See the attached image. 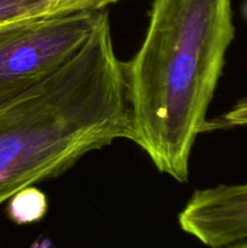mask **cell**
<instances>
[{
  "label": "cell",
  "mask_w": 247,
  "mask_h": 248,
  "mask_svg": "<svg viewBox=\"0 0 247 248\" xmlns=\"http://www.w3.org/2000/svg\"><path fill=\"white\" fill-rule=\"evenodd\" d=\"M234 36L232 0H154L144 39L124 63L130 140L179 183Z\"/></svg>",
  "instance_id": "6da1fadb"
},
{
  "label": "cell",
  "mask_w": 247,
  "mask_h": 248,
  "mask_svg": "<svg viewBox=\"0 0 247 248\" xmlns=\"http://www.w3.org/2000/svg\"><path fill=\"white\" fill-rule=\"evenodd\" d=\"M130 137L124 62L107 14L64 67L0 109V205Z\"/></svg>",
  "instance_id": "7a4b0ae2"
},
{
  "label": "cell",
  "mask_w": 247,
  "mask_h": 248,
  "mask_svg": "<svg viewBox=\"0 0 247 248\" xmlns=\"http://www.w3.org/2000/svg\"><path fill=\"white\" fill-rule=\"evenodd\" d=\"M107 14L41 15L0 27V109L64 67Z\"/></svg>",
  "instance_id": "3957f363"
},
{
  "label": "cell",
  "mask_w": 247,
  "mask_h": 248,
  "mask_svg": "<svg viewBox=\"0 0 247 248\" xmlns=\"http://www.w3.org/2000/svg\"><path fill=\"white\" fill-rule=\"evenodd\" d=\"M178 223L184 232L211 248L247 240V183L196 190Z\"/></svg>",
  "instance_id": "277c9868"
},
{
  "label": "cell",
  "mask_w": 247,
  "mask_h": 248,
  "mask_svg": "<svg viewBox=\"0 0 247 248\" xmlns=\"http://www.w3.org/2000/svg\"><path fill=\"white\" fill-rule=\"evenodd\" d=\"M47 211L46 196L34 186L23 189L9 200L7 216L18 225L38 222Z\"/></svg>",
  "instance_id": "5b68a950"
},
{
  "label": "cell",
  "mask_w": 247,
  "mask_h": 248,
  "mask_svg": "<svg viewBox=\"0 0 247 248\" xmlns=\"http://www.w3.org/2000/svg\"><path fill=\"white\" fill-rule=\"evenodd\" d=\"M51 0H0V27L46 15Z\"/></svg>",
  "instance_id": "8992f818"
},
{
  "label": "cell",
  "mask_w": 247,
  "mask_h": 248,
  "mask_svg": "<svg viewBox=\"0 0 247 248\" xmlns=\"http://www.w3.org/2000/svg\"><path fill=\"white\" fill-rule=\"evenodd\" d=\"M119 0H51L46 15H64L80 11H98Z\"/></svg>",
  "instance_id": "52a82bcc"
},
{
  "label": "cell",
  "mask_w": 247,
  "mask_h": 248,
  "mask_svg": "<svg viewBox=\"0 0 247 248\" xmlns=\"http://www.w3.org/2000/svg\"><path fill=\"white\" fill-rule=\"evenodd\" d=\"M237 126H247V97L237 101L222 116H218L211 121L207 120L203 132L232 128Z\"/></svg>",
  "instance_id": "ba28073f"
},
{
  "label": "cell",
  "mask_w": 247,
  "mask_h": 248,
  "mask_svg": "<svg viewBox=\"0 0 247 248\" xmlns=\"http://www.w3.org/2000/svg\"><path fill=\"white\" fill-rule=\"evenodd\" d=\"M223 248H247V240H244V241L236 242V244L229 245V246H225Z\"/></svg>",
  "instance_id": "9c48e42d"
},
{
  "label": "cell",
  "mask_w": 247,
  "mask_h": 248,
  "mask_svg": "<svg viewBox=\"0 0 247 248\" xmlns=\"http://www.w3.org/2000/svg\"><path fill=\"white\" fill-rule=\"evenodd\" d=\"M245 12H246V17H247V4H246V9H245Z\"/></svg>",
  "instance_id": "30bf717a"
}]
</instances>
